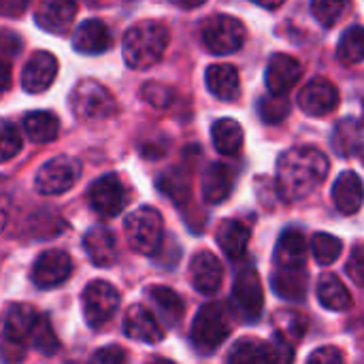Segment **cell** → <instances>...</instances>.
I'll list each match as a JSON object with an SVG mask.
<instances>
[{
  "mask_svg": "<svg viewBox=\"0 0 364 364\" xmlns=\"http://www.w3.org/2000/svg\"><path fill=\"white\" fill-rule=\"evenodd\" d=\"M328 158L318 147H290L277 160V192L284 200H303L314 194L328 175Z\"/></svg>",
  "mask_w": 364,
  "mask_h": 364,
  "instance_id": "obj_1",
  "label": "cell"
},
{
  "mask_svg": "<svg viewBox=\"0 0 364 364\" xmlns=\"http://www.w3.org/2000/svg\"><path fill=\"white\" fill-rule=\"evenodd\" d=\"M171 34L160 21H139L130 26L122 41V53L130 68L145 70L160 62L168 47Z\"/></svg>",
  "mask_w": 364,
  "mask_h": 364,
  "instance_id": "obj_2",
  "label": "cell"
},
{
  "mask_svg": "<svg viewBox=\"0 0 364 364\" xmlns=\"http://www.w3.org/2000/svg\"><path fill=\"white\" fill-rule=\"evenodd\" d=\"M230 314L228 307L222 303H207L205 307L198 309L192 331H190V341L196 352L200 354H211L215 352L230 335Z\"/></svg>",
  "mask_w": 364,
  "mask_h": 364,
  "instance_id": "obj_3",
  "label": "cell"
},
{
  "mask_svg": "<svg viewBox=\"0 0 364 364\" xmlns=\"http://www.w3.org/2000/svg\"><path fill=\"white\" fill-rule=\"evenodd\" d=\"M124 237L132 252L143 254V256L156 254L164 237V222H162L160 211L145 205L128 213L124 220Z\"/></svg>",
  "mask_w": 364,
  "mask_h": 364,
  "instance_id": "obj_4",
  "label": "cell"
},
{
  "mask_svg": "<svg viewBox=\"0 0 364 364\" xmlns=\"http://www.w3.org/2000/svg\"><path fill=\"white\" fill-rule=\"evenodd\" d=\"M68 102L73 113L85 122H105L117 115V102L113 94L94 79L79 81Z\"/></svg>",
  "mask_w": 364,
  "mask_h": 364,
  "instance_id": "obj_5",
  "label": "cell"
},
{
  "mask_svg": "<svg viewBox=\"0 0 364 364\" xmlns=\"http://www.w3.org/2000/svg\"><path fill=\"white\" fill-rule=\"evenodd\" d=\"M200 38L207 51L215 55H228L245 45L247 30L243 21L232 15H211L203 21Z\"/></svg>",
  "mask_w": 364,
  "mask_h": 364,
  "instance_id": "obj_6",
  "label": "cell"
},
{
  "mask_svg": "<svg viewBox=\"0 0 364 364\" xmlns=\"http://www.w3.org/2000/svg\"><path fill=\"white\" fill-rule=\"evenodd\" d=\"M230 301H232L235 314L243 322L252 324L260 320L262 309H264V290H262V282L256 269L245 267L243 271L237 273Z\"/></svg>",
  "mask_w": 364,
  "mask_h": 364,
  "instance_id": "obj_7",
  "label": "cell"
},
{
  "mask_svg": "<svg viewBox=\"0 0 364 364\" xmlns=\"http://www.w3.org/2000/svg\"><path fill=\"white\" fill-rule=\"evenodd\" d=\"M81 177V162L68 156L47 160L34 177V188L45 196H60L68 192Z\"/></svg>",
  "mask_w": 364,
  "mask_h": 364,
  "instance_id": "obj_8",
  "label": "cell"
},
{
  "mask_svg": "<svg viewBox=\"0 0 364 364\" xmlns=\"http://www.w3.org/2000/svg\"><path fill=\"white\" fill-rule=\"evenodd\" d=\"M130 196L124 181L117 175H105L90 183L87 188V205L100 218H115L126 209Z\"/></svg>",
  "mask_w": 364,
  "mask_h": 364,
  "instance_id": "obj_9",
  "label": "cell"
},
{
  "mask_svg": "<svg viewBox=\"0 0 364 364\" xmlns=\"http://www.w3.org/2000/svg\"><path fill=\"white\" fill-rule=\"evenodd\" d=\"M119 309V292L102 279H94L83 290V316L90 328L105 326Z\"/></svg>",
  "mask_w": 364,
  "mask_h": 364,
  "instance_id": "obj_10",
  "label": "cell"
},
{
  "mask_svg": "<svg viewBox=\"0 0 364 364\" xmlns=\"http://www.w3.org/2000/svg\"><path fill=\"white\" fill-rule=\"evenodd\" d=\"M294 358V346L275 337L273 343L245 337L237 341L228 354L230 363H290Z\"/></svg>",
  "mask_w": 364,
  "mask_h": 364,
  "instance_id": "obj_11",
  "label": "cell"
},
{
  "mask_svg": "<svg viewBox=\"0 0 364 364\" xmlns=\"http://www.w3.org/2000/svg\"><path fill=\"white\" fill-rule=\"evenodd\" d=\"M73 273V260L62 250L43 252L32 267V282L41 290H51L62 286Z\"/></svg>",
  "mask_w": 364,
  "mask_h": 364,
  "instance_id": "obj_12",
  "label": "cell"
},
{
  "mask_svg": "<svg viewBox=\"0 0 364 364\" xmlns=\"http://www.w3.org/2000/svg\"><path fill=\"white\" fill-rule=\"evenodd\" d=\"M337 105H339V90L335 87L333 81L324 77L311 79L299 94V107L311 117L328 115L331 111H335Z\"/></svg>",
  "mask_w": 364,
  "mask_h": 364,
  "instance_id": "obj_13",
  "label": "cell"
},
{
  "mask_svg": "<svg viewBox=\"0 0 364 364\" xmlns=\"http://www.w3.org/2000/svg\"><path fill=\"white\" fill-rule=\"evenodd\" d=\"M58 75V60L49 51H36L30 55L21 70V87L28 94H43Z\"/></svg>",
  "mask_w": 364,
  "mask_h": 364,
  "instance_id": "obj_14",
  "label": "cell"
},
{
  "mask_svg": "<svg viewBox=\"0 0 364 364\" xmlns=\"http://www.w3.org/2000/svg\"><path fill=\"white\" fill-rule=\"evenodd\" d=\"M190 275H192L194 288L205 296L215 294L224 284V267H222L220 258L207 250L194 254V258L190 262Z\"/></svg>",
  "mask_w": 364,
  "mask_h": 364,
  "instance_id": "obj_15",
  "label": "cell"
},
{
  "mask_svg": "<svg viewBox=\"0 0 364 364\" xmlns=\"http://www.w3.org/2000/svg\"><path fill=\"white\" fill-rule=\"evenodd\" d=\"M301 75H303V66L296 58L288 53H275L269 60L264 83L271 94H288L299 83Z\"/></svg>",
  "mask_w": 364,
  "mask_h": 364,
  "instance_id": "obj_16",
  "label": "cell"
},
{
  "mask_svg": "<svg viewBox=\"0 0 364 364\" xmlns=\"http://www.w3.org/2000/svg\"><path fill=\"white\" fill-rule=\"evenodd\" d=\"M124 333L132 341H141L147 346H156L164 339V331L160 328L156 316L143 307V305H132L126 316H124Z\"/></svg>",
  "mask_w": 364,
  "mask_h": 364,
  "instance_id": "obj_17",
  "label": "cell"
},
{
  "mask_svg": "<svg viewBox=\"0 0 364 364\" xmlns=\"http://www.w3.org/2000/svg\"><path fill=\"white\" fill-rule=\"evenodd\" d=\"M41 320V314L26 303H17L11 305L4 314V343L6 346H19L21 341H26L28 337H32L36 324Z\"/></svg>",
  "mask_w": 364,
  "mask_h": 364,
  "instance_id": "obj_18",
  "label": "cell"
},
{
  "mask_svg": "<svg viewBox=\"0 0 364 364\" xmlns=\"http://www.w3.org/2000/svg\"><path fill=\"white\" fill-rule=\"evenodd\" d=\"M111 43H113L111 30L100 19H87V21L79 23V28L73 34V47L77 53H83V55L105 53V51H109Z\"/></svg>",
  "mask_w": 364,
  "mask_h": 364,
  "instance_id": "obj_19",
  "label": "cell"
},
{
  "mask_svg": "<svg viewBox=\"0 0 364 364\" xmlns=\"http://www.w3.org/2000/svg\"><path fill=\"white\" fill-rule=\"evenodd\" d=\"M235 190V171L224 162H213L203 175V200L207 205H220L230 198Z\"/></svg>",
  "mask_w": 364,
  "mask_h": 364,
  "instance_id": "obj_20",
  "label": "cell"
},
{
  "mask_svg": "<svg viewBox=\"0 0 364 364\" xmlns=\"http://www.w3.org/2000/svg\"><path fill=\"white\" fill-rule=\"evenodd\" d=\"M77 15V2L75 0H43L36 9V23L53 34H62L70 28L73 19Z\"/></svg>",
  "mask_w": 364,
  "mask_h": 364,
  "instance_id": "obj_21",
  "label": "cell"
},
{
  "mask_svg": "<svg viewBox=\"0 0 364 364\" xmlns=\"http://www.w3.org/2000/svg\"><path fill=\"white\" fill-rule=\"evenodd\" d=\"M83 250L94 267H113L117 260V243L109 228L94 226L83 237Z\"/></svg>",
  "mask_w": 364,
  "mask_h": 364,
  "instance_id": "obj_22",
  "label": "cell"
},
{
  "mask_svg": "<svg viewBox=\"0 0 364 364\" xmlns=\"http://www.w3.org/2000/svg\"><path fill=\"white\" fill-rule=\"evenodd\" d=\"M333 200L343 215L358 213L364 203L363 179L354 171H343L333 186Z\"/></svg>",
  "mask_w": 364,
  "mask_h": 364,
  "instance_id": "obj_23",
  "label": "cell"
},
{
  "mask_svg": "<svg viewBox=\"0 0 364 364\" xmlns=\"http://www.w3.org/2000/svg\"><path fill=\"white\" fill-rule=\"evenodd\" d=\"M275 267L282 269H305L307 262V239L301 230L288 228L282 232L275 247Z\"/></svg>",
  "mask_w": 364,
  "mask_h": 364,
  "instance_id": "obj_24",
  "label": "cell"
},
{
  "mask_svg": "<svg viewBox=\"0 0 364 364\" xmlns=\"http://www.w3.org/2000/svg\"><path fill=\"white\" fill-rule=\"evenodd\" d=\"M250 237H252V230L241 220H222L215 230V241L220 250L226 254V258L230 260H241L245 256Z\"/></svg>",
  "mask_w": 364,
  "mask_h": 364,
  "instance_id": "obj_25",
  "label": "cell"
},
{
  "mask_svg": "<svg viewBox=\"0 0 364 364\" xmlns=\"http://www.w3.org/2000/svg\"><path fill=\"white\" fill-rule=\"evenodd\" d=\"M205 83L209 87V92L224 102L237 100L239 90H241V79H239V70L232 64H211L205 73Z\"/></svg>",
  "mask_w": 364,
  "mask_h": 364,
  "instance_id": "obj_26",
  "label": "cell"
},
{
  "mask_svg": "<svg viewBox=\"0 0 364 364\" xmlns=\"http://www.w3.org/2000/svg\"><path fill=\"white\" fill-rule=\"evenodd\" d=\"M273 292L284 301H303L309 288L307 269H282L277 267L271 277Z\"/></svg>",
  "mask_w": 364,
  "mask_h": 364,
  "instance_id": "obj_27",
  "label": "cell"
},
{
  "mask_svg": "<svg viewBox=\"0 0 364 364\" xmlns=\"http://www.w3.org/2000/svg\"><path fill=\"white\" fill-rule=\"evenodd\" d=\"M23 132L36 145L51 143L60 132V119L51 111H30L23 117Z\"/></svg>",
  "mask_w": 364,
  "mask_h": 364,
  "instance_id": "obj_28",
  "label": "cell"
},
{
  "mask_svg": "<svg viewBox=\"0 0 364 364\" xmlns=\"http://www.w3.org/2000/svg\"><path fill=\"white\" fill-rule=\"evenodd\" d=\"M147 299L154 303L156 311L168 326H177L181 322L186 305L175 290L166 286H154V288H147Z\"/></svg>",
  "mask_w": 364,
  "mask_h": 364,
  "instance_id": "obj_29",
  "label": "cell"
},
{
  "mask_svg": "<svg viewBox=\"0 0 364 364\" xmlns=\"http://www.w3.org/2000/svg\"><path fill=\"white\" fill-rule=\"evenodd\" d=\"M331 141H333V149L343 158L358 154L363 147V122L354 117H346L337 122Z\"/></svg>",
  "mask_w": 364,
  "mask_h": 364,
  "instance_id": "obj_30",
  "label": "cell"
},
{
  "mask_svg": "<svg viewBox=\"0 0 364 364\" xmlns=\"http://www.w3.org/2000/svg\"><path fill=\"white\" fill-rule=\"evenodd\" d=\"M318 301H320L322 307H326L331 311H346V309L352 307L350 290L333 273H326V275L320 277V282H318Z\"/></svg>",
  "mask_w": 364,
  "mask_h": 364,
  "instance_id": "obj_31",
  "label": "cell"
},
{
  "mask_svg": "<svg viewBox=\"0 0 364 364\" xmlns=\"http://www.w3.org/2000/svg\"><path fill=\"white\" fill-rule=\"evenodd\" d=\"M211 139L222 156H235L243 147V128L237 119L222 117L211 126Z\"/></svg>",
  "mask_w": 364,
  "mask_h": 364,
  "instance_id": "obj_32",
  "label": "cell"
},
{
  "mask_svg": "<svg viewBox=\"0 0 364 364\" xmlns=\"http://www.w3.org/2000/svg\"><path fill=\"white\" fill-rule=\"evenodd\" d=\"M307 326H309L307 318L301 311H294V309H279L273 316L275 337L290 343V346H296L307 335Z\"/></svg>",
  "mask_w": 364,
  "mask_h": 364,
  "instance_id": "obj_33",
  "label": "cell"
},
{
  "mask_svg": "<svg viewBox=\"0 0 364 364\" xmlns=\"http://www.w3.org/2000/svg\"><path fill=\"white\" fill-rule=\"evenodd\" d=\"M337 58L346 66H354L364 60V26H350L339 41Z\"/></svg>",
  "mask_w": 364,
  "mask_h": 364,
  "instance_id": "obj_34",
  "label": "cell"
},
{
  "mask_svg": "<svg viewBox=\"0 0 364 364\" xmlns=\"http://www.w3.org/2000/svg\"><path fill=\"white\" fill-rule=\"evenodd\" d=\"M158 188L179 207H183V203L190 200V181L188 175L179 168L164 173L158 181Z\"/></svg>",
  "mask_w": 364,
  "mask_h": 364,
  "instance_id": "obj_35",
  "label": "cell"
},
{
  "mask_svg": "<svg viewBox=\"0 0 364 364\" xmlns=\"http://www.w3.org/2000/svg\"><path fill=\"white\" fill-rule=\"evenodd\" d=\"M343 252V243L341 239L328 235V232H316L311 239V254L318 260V264L322 267H331L333 262H337V258Z\"/></svg>",
  "mask_w": 364,
  "mask_h": 364,
  "instance_id": "obj_36",
  "label": "cell"
},
{
  "mask_svg": "<svg viewBox=\"0 0 364 364\" xmlns=\"http://www.w3.org/2000/svg\"><path fill=\"white\" fill-rule=\"evenodd\" d=\"M352 0H311V13L322 26H335L348 15Z\"/></svg>",
  "mask_w": 364,
  "mask_h": 364,
  "instance_id": "obj_37",
  "label": "cell"
},
{
  "mask_svg": "<svg viewBox=\"0 0 364 364\" xmlns=\"http://www.w3.org/2000/svg\"><path fill=\"white\" fill-rule=\"evenodd\" d=\"M258 113L264 124H279L288 117L290 102H288L286 94H269V96L260 98Z\"/></svg>",
  "mask_w": 364,
  "mask_h": 364,
  "instance_id": "obj_38",
  "label": "cell"
},
{
  "mask_svg": "<svg viewBox=\"0 0 364 364\" xmlns=\"http://www.w3.org/2000/svg\"><path fill=\"white\" fill-rule=\"evenodd\" d=\"M141 98L154 109H166L175 100V90L166 83L149 81L141 87Z\"/></svg>",
  "mask_w": 364,
  "mask_h": 364,
  "instance_id": "obj_39",
  "label": "cell"
},
{
  "mask_svg": "<svg viewBox=\"0 0 364 364\" xmlns=\"http://www.w3.org/2000/svg\"><path fill=\"white\" fill-rule=\"evenodd\" d=\"M30 339H32L34 348L45 356H51V354H55L60 350V341H58V337H55V333H53V328H51V324H49V320L45 316H41V320H38V324H36Z\"/></svg>",
  "mask_w": 364,
  "mask_h": 364,
  "instance_id": "obj_40",
  "label": "cell"
},
{
  "mask_svg": "<svg viewBox=\"0 0 364 364\" xmlns=\"http://www.w3.org/2000/svg\"><path fill=\"white\" fill-rule=\"evenodd\" d=\"M21 151V136L17 126H13L9 119H4L2 124V160L9 162L13 156H17Z\"/></svg>",
  "mask_w": 364,
  "mask_h": 364,
  "instance_id": "obj_41",
  "label": "cell"
},
{
  "mask_svg": "<svg viewBox=\"0 0 364 364\" xmlns=\"http://www.w3.org/2000/svg\"><path fill=\"white\" fill-rule=\"evenodd\" d=\"M166 147H168L166 136L160 134V132H151L149 139H141V141H139L141 154H143L145 158H149V160H156V158L164 156V154H166Z\"/></svg>",
  "mask_w": 364,
  "mask_h": 364,
  "instance_id": "obj_42",
  "label": "cell"
},
{
  "mask_svg": "<svg viewBox=\"0 0 364 364\" xmlns=\"http://www.w3.org/2000/svg\"><path fill=\"white\" fill-rule=\"evenodd\" d=\"M346 273L356 286L364 288V243L354 247V252H352V256H350V260L346 264Z\"/></svg>",
  "mask_w": 364,
  "mask_h": 364,
  "instance_id": "obj_43",
  "label": "cell"
},
{
  "mask_svg": "<svg viewBox=\"0 0 364 364\" xmlns=\"http://www.w3.org/2000/svg\"><path fill=\"white\" fill-rule=\"evenodd\" d=\"M92 360L102 364H122L128 360V354H126L122 348H117V346H109V348L98 350V352L92 356Z\"/></svg>",
  "mask_w": 364,
  "mask_h": 364,
  "instance_id": "obj_44",
  "label": "cell"
},
{
  "mask_svg": "<svg viewBox=\"0 0 364 364\" xmlns=\"http://www.w3.org/2000/svg\"><path fill=\"white\" fill-rule=\"evenodd\" d=\"M343 358H346L343 352H339V350L333 348V346L320 348V350H316V352L309 354V363H341Z\"/></svg>",
  "mask_w": 364,
  "mask_h": 364,
  "instance_id": "obj_45",
  "label": "cell"
},
{
  "mask_svg": "<svg viewBox=\"0 0 364 364\" xmlns=\"http://www.w3.org/2000/svg\"><path fill=\"white\" fill-rule=\"evenodd\" d=\"M21 49V38L13 34L11 30L2 32V60H11Z\"/></svg>",
  "mask_w": 364,
  "mask_h": 364,
  "instance_id": "obj_46",
  "label": "cell"
},
{
  "mask_svg": "<svg viewBox=\"0 0 364 364\" xmlns=\"http://www.w3.org/2000/svg\"><path fill=\"white\" fill-rule=\"evenodd\" d=\"M28 4H30V0H0L4 17H19L28 9Z\"/></svg>",
  "mask_w": 364,
  "mask_h": 364,
  "instance_id": "obj_47",
  "label": "cell"
},
{
  "mask_svg": "<svg viewBox=\"0 0 364 364\" xmlns=\"http://www.w3.org/2000/svg\"><path fill=\"white\" fill-rule=\"evenodd\" d=\"M175 6H179V9H198L200 4H205L207 0H171Z\"/></svg>",
  "mask_w": 364,
  "mask_h": 364,
  "instance_id": "obj_48",
  "label": "cell"
},
{
  "mask_svg": "<svg viewBox=\"0 0 364 364\" xmlns=\"http://www.w3.org/2000/svg\"><path fill=\"white\" fill-rule=\"evenodd\" d=\"M252 2H256V4H260V6H264V9L273 11V9H279L286 0H252Z\"/></svg>",
  "mask_w": 364,
  "mask_h": 364,
  "instance_id": "obj_49",
  "label": "cell"
},
{
  "mask_svg": "<svg viewBox=\"0 0 364 364\" xmlns=\"http://www.w3.org/2000/svg\"><path fill=\"white\" fill-rule=\"evenodd\" d=\"M358 156H360V162H363V166H364V143H363V147H360V151H358Z\"/></svg>",
  "mask_w": 364,
  "mask_h": 364,
  "instance_id": "obj_50",
  "label": "cell"
},
{
  "mask_svg": "<svg viewBox=\"0 0 364 364\" xmlns=\"http://www.w3.org/2000/svg\"><path fill=\"white\" fill-rule=\"evenodd\" d=\"M363 126H364V102H363Z\"/></svg>",
  "mask_w": 364,
  "mask_h": 364,
  "instance_id": "obj_51",
  "label": "cell"
}]
</instances>
